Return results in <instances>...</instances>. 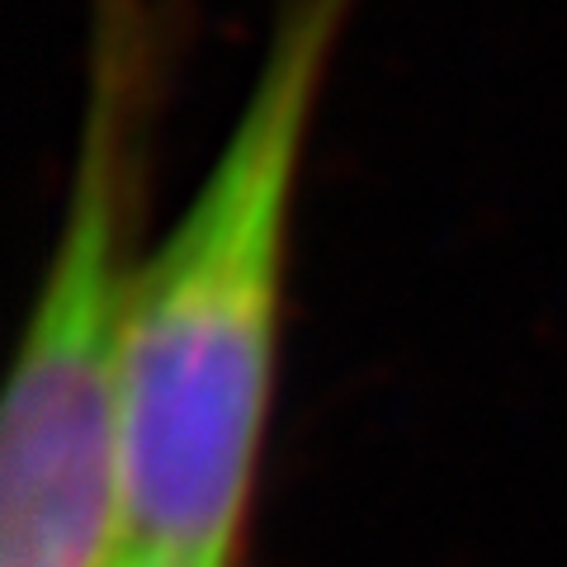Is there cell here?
<instances>
[{
	"instance_id": "cell-1",
	"label": "cell",
	"mask_w": 567,
	"mask_h": 567,
	"mask_svg": "<svg viewBox=\"0 0 567 567\" xmlns=\"http://www.w3.org/2000/svg\"><path fill=\"white\" fill-rule=\"evenodd\" d=\"M360 0H279L185 213L133 265L123 327L133 548L241 558L284 354L298 181Z\"/></svg>"
},
{
	"instance_id": "cell-2",
	"label": "cell",
	"mask_w": 567,
	"mask_h": 567,
	"mask_svg": "<svg viewBox=\"0 0 567 567\" xmlns=\"http://www.w3.org/2000/svg\"><path fill=\"white\" fill-rule=\"evenodd\" d=\"M133 0H100L66 208L0 412V567H118L128 529L123 327L133 289Z\"/></svg>"
},
{
	"instance_id": "cell-3",
	"label": "cell",
	"mask_w": 567,
	"mask_h": 567,
	"mask_svg": "<svg viewBox=\"0 0 567 567\" xmlns=\"http://www.w3.org/2000/svg\"><path fill=\"white\" fill-rule=\"evenodd\" d=\"M227 554H181V548H128L118 567H237Z\"/></svg>"
}]
</instances>
